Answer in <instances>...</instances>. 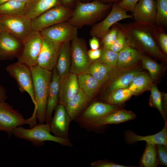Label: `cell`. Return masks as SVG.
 Listing matches in <instances>:
<instances>
[{
	"label": "cell",
	"instance_id": "obj_28",
	"mask_svg": "<svg viewBox=\"0 0 167 167\" xmlns=\"http://www.w3.org/2000/svg\"><path fill=\"white\" fill-rule=\"evenodd\" d=\"M77 75L79 88L87 96L92 98L102 85L87 73L84 72Z\"/></svg>",
	"mask_w": 167,
	"mask_h": 167
},
{
	"label": "cell",
	"instance_id": "obj_42",
	"mask_svg": "<svg viewBox=\"0 0 167 167\" xmlns=\"http://www.w3.org/2000/svg\"><path fill=\"white\" fill-rule=\"evenodd\" d=\"M139 0H122L117 3L121 9L127 11L133 12L136 4Z\"/></svg>",
	"mask_w": 167,
	"mask_h": 167
},
{
	"label": "cell",
	"instance_id": "obj_20",
	"mask_svg": "<svg viewBox=\"0 0 167 167\" xmlns=\"http://www.w3.org/2000/svg\"><path fill=\"white\" fill-rule=\"evenodd\" d=\"M162 129L154 134L142 136L136 134L133 131H127L125 133V139L128 143H133L138 141H145L147 143L162 144L167 146V121Z\"/></svg>",
	"mask_w": 167,
	"mask_h": 167
},
{
	"label": "cell",
	"instance_id": "obj_45",
	"mask_svg": "<svg viewBox=\"0 0 167 167\" xmlns=\"http://www.w3.org/2000/svg\"><path fill=\"white\" fill-rule=\"evenodd\" d=\"M7 98L5 88L0 84V102L6 101Z\"/></svg>",
	"mask_w": 167,
	"mask_h": 167
},
{
	"label": "cell",
	"instance_id": "obj_48",
	"mask_svg": "<svg viewBox=\"0 0 167 167\" xmlns=\"http://www.w3.org/2000/svg\"><path fill=\"white\" fill-rule=\"evenodd\" d=\"M16 1H17L18 2H23V3H27L30 0H15Z\"/></svg>",
	"mask_w": 167,
	"mask_h": 167
},
{
	"label": "cell",
	"instance_id": "obj_27",
	"mask_svg": "<svg viewBox=\"0 0 167 167\" xmlns=\"http://www.w3.org/2000/svg\"><path fill=\"white\" fill-rule=\"evenodd\" d=\"M153 81L149 75L146 72L138 71L128 88L133 95H137L150 90Z\"/></svg>",
	"mask_w": 167,
	"mask_h": 167
},
{
	"label": "cell",
	"instance_id": "obj_5",
	"mask_svg": "<svg viewBox=\"0 0 167 167\" xmlns=\"http://www.w3.org/2000/svg\"><path fill=\"white\" fill-rule=\"evenodd\" d=\"M111 6L97 1L79 3L67 22L76 27L88 24L100 18Z\"/></svg>",
	"mask_w": 167,
	"mask_h": 167
},
{
	"label": "cell",
	"instance_id": "obj_19",
	"mask_svg": "<svg viewBox=\"0 0 167 167\" xmlns=\"http://www.w3.org/2000/svg\"><path fill=\"white\" fill-rule=\"evenodd\" d=\"M52 80L48 94L45 122L49 123L53 111L58 102V95L60 80L55 67L53 70Z\"/></svg>",
	"mask_w": 167,
	"mask_h": 167
},
{
	"label": "cell",
	"instance_id": "obj_13",
	"mask_svg": "<svg viewBox=\"0 0 167 167\" xmlns=\"http://www.w3.org/2000/svg\"><path fill=\"white\" fill-rule=\"evenodd\" d=\"M62 44L43 38L37 65L49 71L53 70L56 66Z\"/></svg>",
	"mask_w": 167,
	"mask_h": 167
},
{
	"label": "cell",
	"instance_id": "obj_36",
	"mask_svg": "<svg viewBox=\"0 0 167 167\" xmlns=\"http://www.w3.org/2000/svg\"><path fill=\"white\" fill-rule=\"evenodd\" d=\"M141 61L143 67L148 71L152 79L153 80H155L160 71V65L150 57L143 55Z\"/></svg>",
	"mask_w": 167,
	"mask_h": 167
},
{
	"label": "cell",
	"instance_id": "obj_50",
	"mask_svg": "<svg viewBox=\"0 0 167 167\" xmlns=\"http://www.w3.org/2000/svg\"><path fill=\"white\" fill-rule=\"evenodd\" d=\"M1 30L0 28V33H1Z\"/></svg>",
	"mask_w": 167,
	"mask_h": 167
},
{
	"label": "cell",
	"instance_id": "obj_24",
	"mask_svg": "<svg viewBox=\"0 0 167 167\" xmlns=\"http://www.w3.org/2000/svg\"><path fill=\"white\" fill-rule=\"evenodd\" d=\"M142 55L136 49L128 46L118 53L117 67L119 69L131 67L141 61Z\"/></svg>",
	"mask_w": 167,
	"mask_h": 167
},
{
	"label": "cell",
	"instance_id": "obj_22",
	"mask_svg": "<svg viewBox=\"0 0 167 167\" xmlns=\"http://www.w3.org/2000/svg\"><path fill=\"white\" fill-rule=\"evenodd\" d=\"M92 99L79 89L78 93L64 106L71 120L75 118L79 115Z\"/></svg>",
	"mask_w": 167,
	"mask_h": 167
},
{
	"label": "cell",
	"instance_id": "obj_38",
	"mask_svg": "<svg viewBox=\"0 0 167 167\" xmlns=\"http://www.w3.org/2000/svg\"><path fill=\"white\" fill-rule=\"evenodd\" d=\"M119 28L116 23L114 24L102 38L104 47L109 48L113 43L117 36Z\"/></svg>",
	"mask_w": 167,
	"mask_h": 167
},
{
	"label": "cell",
	"instance_id": "obj_35",
	"mask_svg": "<svg viewBox=\"0 0 167 167\" xmlns=\"http://www.w3.org/2000/svg\"><path fill=\"white\" fill-rule=\"evenodd\" d=\"M118 53L104 47L101 49V54L98 60L102 63L114 69L117 67Z\"/></svg>",
	"mask_w": 167,
	"mask_h": 167
},
{
	"label": "cell",
	"instance_id": "obj_7",
	"mask_svg": "<svg viewBox=\"0 0 167 167\" xmlns=\"http://www.w3.org/2000/svg\"><path fill=\"white\" fill-rule=\"evenodd\" d=\"M43 38L40 32L32 31L22 42V48L17 57L18 61L30 67L36 65Z\"/></svg>",
	"mask_w": 167,
	"mask_h": 167
},
{
	"label": "cell",
	"instance_id": "obj_40",
	"mask_svg": "<svg viewBox=\"0 0 167 167\" xmlns=\"http://www.w3.org/2000/svg\"><path fill=\"white\" fill-rule=\"evenodd\" d=\"M157 158L158 164L167 166V146L156 144Z\"/></svg>",
	"mask_w": 167,
	"mask_h": 167
},
{
	"label": "cell",
	"instance_id": "obj_33",
	"mask_svg": "<svg viewBox=\"0 0 167 167\" xmlns=\"http://www.w3.org/2000/svg\"><path fill=\"white\" fill-rule=\"evenodd\" d=\"M138 71L135 70L131 71L119 75L110 84L109 86L110 91L118 89L128 88Z\"/></svg>",
	"mask_w": 167,
	"mask_h": 167
},
{
	"label": "cell",
	"instance_id": "obj_44",
	"mask_svg": "<svg viewBox=\"0 0 167 167\" xmlns=\"http://www.w3.org/2000/svg\"><path fill=\"white\" fill-rule=\"evenodd\" d=\"M89 45L91 49L96 50L99 49L100 44L98 38L92 36L89 41Z\"/></svg>",
	"mask_w": 167,
	"mask_h": 167
},
{
	"label": "cell",
	"instance_id": "obj_49",
	"mask_svg": "<svg viewBox=\"0 0 167 167\" xmlns=\"http://www.w3.org/2000/svg\"><path fill=\"white\" fill-rule=\"evenodd\" d=\"M9 0H0V5L2 4Z\"/></svg>",
	"mask_w": 167,
	"mask_h": 167
},
{
	"label": "cell",
	"instance_id": "obj_3",
	"mask_svg": "<svg viewBox=\"0 0 167 167\" xmlns=\"http://www.w3.org/2000/svg\"><path fill=\"white\" fill-rule=\"evenodd\" d=\"M51 132L49 123H39L28 129L21 126L17 127L14 130L13 135L19 139L30 142L36 146L43 145L46 141L54 142L64 146H72L69 139L56 137Z\"/></svg>",
	"mask_w": 167,
	"mask_h": 167
},
{
	"label": "cell",
	"instance_id": "obj_4",
	"mask_svg": "<svg viewBox=\"0 0 167 167\" xmlns=\"http://www.w3.org/2000/svg\"><path fill=\"white\" fill-rule=\"evenodd\" d=\"M37 120L35 109L31 116L25 119L22 113L9 104L5 101L0 102V131L5 132L9 137L13 135L16 128L26 124L32 127L37 124Z\"/></svg>",
	"mask_w": 167,
	"mask_h": 167
},
{
	"label": "cell",
	"instance_id": "obj_41",
	"mask_svg": "<svg viewBox=\"0 0 167 167\" xmlns=\"http://www.w3.org/2000/svg\"><path fill=\"white\" fill-rule=\"evenodd\" d=\"M91 167H133L118 164L106 160H100L94 161L91 163Z\"/></svg>",
	"mask_w": 167,
	"mask_h": 167
},
{
	"label": "cell",
	"instance_id": "obj_1",
	"mask_svg": "<svg viewBox=\"0 0 167 167\" xmlns=\"http://www.w3.org/2000/svg\"><path fill=\"white\" fill-rule=\"evenodd\" d=\"M116 24L124 33L129 46L160 60H166V55L160 49L155 38V31L157 26L155 23L135 21L125 24L118 22Z\"/></svg>",
	"mask_w": 167,
	"mask_h": 167
},
{
	"label": "cell",
	"instance_id": "obj_17",
	"mask_svg": "<svg viewBox=\"0 0 167 167\" xmlns=\"http://www.w3.org/2000/svg\"><path fill=\"white\" fill-rule=\"evenodd\" d=\"M132 13V15L135 21L148 24L155 23V0H139Z\"/></svg>",
	"mask_w": 167,
	"mask_h": 167
},
{
	"label": "cell",
	"instance_id": "obj_29",
	"mask_svg": "<svg viewBox=\"0 0 167 167\" xmlns=\"http://www.w3.org/2000/svg\"><path fill=\"white\" fill-rule=\"evenodd\" d=\"M140 167H156L158 165L156 144L147 143L139 161Z\"/></svg>",
	"mask_w": 167,
	"mask_h": 167
},
{
	"label": "cell",
	"instance_id": "obj_39",
	"mask_svg": "<svg viewBox=\"0 0 167 167\" xmlns=\"http://www.w3.org/2000/svg\"><path fill=\"white\" fill-rule=\"evenodd\" d=\"M128 46L129 45L126 42L124 33L119 28L116 40L108 48L114 52L119 53Z\"/></svg>",
	"mask_w": 167,
	"mask_h": 167
},
{
	"label": "cell",
	"instance_id": "obj_21",
	"mask_svg": "<svg viewBox=\"0 0 167 167\" xmlns=\"http://www.w3.org/2000/svg\"><path fill=\"white\" fill-rule=\"evenodd\" d=\"M136 116L131 111L117 109L98 120L91 126L98 127L109 124H118L133 120Z\"/></svg>",
	"mask_w": 167,
	"mask_h": 167
},
{
	"label": "cell",
	"instance_id": "obj_47",
	"mask_svg": "<svg viewBox=\"0 0 167 167\" xmlns=\"http://www.w3.org/2000/svg\"><path fill=\"white\" fill-rule=\"evenodd\" d=\"M62 2L65 4H69L73 0H62Z\"/></svg>",
	"mask_w": 167,
	"mask_h": 167
},
{
	"label": "cell",
	"instance_id": "obj_43",
	"mask_svg": "<svg viewBox=\"0 0 167 167\" xmlns=\"http://www.w3.org/2000/svg\"><path fill=\"white\" fill-rule=\"evenodd\" d=\"M88 53L89 58L92 61H94L100 58L101 54V49H91L88 51Z\"/></svg>",
	"mask_w": 167,
	"mask_h": 167
},
{
	"label": "cell",
	"instance_id": "obj_9",
	"mask_svg": "<svg viewBox=\"0 0 167 167\" xmlns=\"http://www.w3.org/2000/svg\"><path fill=\"white\" fill-rule=\"evenodd\" d=\"M8 74L16 81L22 92H27L36 105L32 79L30 67L18 61L6 67Z\"/></svg>",
	"mask_w": 167,
	"mask_h": 167
},
{
	"label": "cell",
	"instance_id": "obj_15",
	"mask_svg": "<svg viewBox=\"0 0 167 167\" xmlns=\"http://www.w3.org/2000/svg\"><path fill=\"white\" fill-rule=\"evenodd\" d=\"M22 47V42L7 32L0 34V59L6 60L17 57Z\"/></svg>",
	"mask_w": 167,
	"mask_h": 167
},
{
	"label": "cell",
	"instance_id": "obj_37",
	"mask_svg": "<svg viewBox=\"0 0 167 167\" xmlns=\"http://www.w3.org/2000/svg\"><path fill=\"white\" fill-rule=\"evenodd\" d=\"M161 27L157 26L155 37L157 44L158 43L162 52L165 55L167 54V34Z\"/></svg>",
	"mask_w": 167,
	"mask_h": 167
},
{
	"label": "cell",
	"instance_id": "obj_16",
	"mask_svg": "<svg viewBox=\"0 0 167 167\" xmlns=\"http://www.w3.org/2000/svg\"><path fill=\"white\" fill-rule=\"evenodd\" d=\"M118 107L108 103L96 101L90 104L83 113L81 120L91 125L94 122L115 110Z\"/></svg>",
	"mask_w": 167,
	"mask_h": 167
},
{
	"label": "cell",
	"instance_id": "obj_18",
	"mask_svg": "<svg viewBox=\"0 0 167 167\" xmlns=\"http://www.w3.org/2000/svg\"><path fill=\"white\" fill-rule=\"evenodd\" d=\"M79 89L77 75L69 73L60 81L58 104L65 106L68 101L78 93Z\"/></svg>",
	"mask_w": 167,
	"mask_h": 167
},
{
	"label": "cell",
	"instance_id": "obj_8",
	"mask_svg": "<svg viewBox=\"0 0 167 167\" xmlns=\"http://www.w3.org/2000/svg\"><path fill=\"white\" fill-rule=\"evenodd\" d=\"M71 14L66 7L61 5L56 6L31 19L32 30L40 32L45 28L65 22L69 19Z\"/></svg>",
	"mask_w": 167,
	"mask_h": 167
},
{
	"label": "cell",
	"instance_id": "obj_46",
	"mask_svg": "<svg viewBox=\"0 0 167 167\" xmlns=\"http://www.w3.org/2000/svg\"><path fill=\"white\" fill-rule=\"evenodd\" d=\"M102 1L109 2H113V3H118L122 0H102Z\"/></svg>",
	"mask_w": 167,
	"mask_h": 167
},
{
	"label": "cell",
	"instance_id": "obj_2",
	"mask_svg": "<svg viewBox=\"0 0 167 167\" xmlns=\"http://www.w3.org/2000/svg\"><path fill=\"white\" fill-rule=\"evenodd\" d=\"M33 81L36 109L37 118L39 123L45 122L47 98L52 73L51 71L38 66L30 67Z\"/></svg>",
	"mask_w": 167,
	"mask_h": 167
},
{
	"label": "cell",
	"instance_id": "obj_12",
	"mask_svg": "<svg viewBox=\"0 0 167 167\" xmlns=\"http://www.w3.org/2000/svg\"><path fill=\"white\" fill-rule=\"evenodd\" d=\"M129 18H133L132 15L128 14L126 11L119 7L116 3H113L110 11L107 16L92 28L91 34L92 36L102 38L116 23L120 20Z\"/></svg>",
	"mask_w": 167,
	"mask_h": 167
},
{
	"label": "cell",
	"instance_id": "obj_14",
	"mask_svg": "<svg viewBox=\"0 0 167 167\" xmlns=\"http://www.w3.org/2000/svg\"><path fill=\"white\" fill-rule=\"evenodd\" d=\"M54 115L49 122L51 132L55 136L69 139V129L71 118L65 106L59 104L55 109Z\"/></svg>",
	"mask_w": 167,
	"mask_h": 167
},
{
	"label": "cell",
	"instance_id": "obj_26",
	"mask_svg": "<svg viewBox=\"0 0 167 167\" xmlns=\"http://www.w3.org/2000/svg\"><path fill=\"white\" fill-rule=\"evenodd\" d=\"M113 69L97 59L93 61L84 72L91 75L102 85L109 79Z\"/></svg>",
	"mask_w": 167,
	"mask_h": 167
},
{
	"label": "cell",
	"instance_id": "obj_11",
	"mask_svg": "<svg viewBox=\"0 0 167 167\" xmlns=\"http://www.w3.org/2000/svg\"><path fill=\"white\" fill-rule=\"evenodd\" d=\"M40 32L43 38L61 44L77 37V27L66 22L45 28Z\"/></svg>",
	"mask_w": 167,
	"mask_h": 167
},
{
	"label": "cell",
	"instance_id": "obj_25",
	"mask_svg": "<svg viewBox=\"0 0 167 167\" xmlns=\"http://www.w3.org/2000/svg\"><path fill=\"white\" fill-rule=\"evenodd\" d=\"M70 41L62 45L55 68L60 81L69 73L71 63Z\"/></svg>",
	"mask_w": 167,
	"mask_h": 167
},
{
	"label": "cell",
	"instance_id": "obj_10",
	"mask_svg": "<svg viewBox=\"0 0 167 167\" xmlns=\"http://www.w3.org/2000/svg\"><path fill=\"white\" fill-rule=\"evenodd\" d=\"M70 73L78 75L84 72L93 61L89 58L86 47L77 37L71 41Z\"/></svg>",
	"mask_w": 167,
	"mask_h": 167
},
{
	"label": "cell",
	"instance_id": "obj_31",
	"mask_svg": "<svg viewBox=\"0 0 167 167\" xmlns=\"http://www.w3.org/2000/svg\"><path fill=\"white\" fill-rule=\"evenodd\" d=\"M132 95L128 88L118 89L111 91L105 100L107 103L116 105L124 103Z\"/></svg>",
	"mask_w": 167,
	"mask_h": 167
},
{
	"label": "cell",
	"instance_id": "obj_34",
	"mask_svg": "<svg viewBox=\"0 0 167 167\" xmlns=\"http://www.w3.org/2000/svg\"><path fill=\"white\" fill-rule=\"evenodd\" d=\"M156 13L155 23L158 26L167 24V0H156Z\"/></svg>",
	"mask_w": 167,
	"mask_h": 167
},
{
	"label": "cell",
	"instance_id": "obj_32",
	"mask_svg": "<svg viewBox=\"0 0 167 167\" xmlns=\"http://www.w3.org/2000/svg\"><path fill=\"white\" fill-rule=\"evenodd\" d=\"M150 90L151 92L149 100L150 105L156 108L160 113L165 121H166V114L163 107L162 94L156 85L153 83L151 85Z\"/></svg>",
	"mask_w": 167,
	"mask_h": 167
},
{
	"label": "cell",
	"instance_id": "obj_6",
	"mask_svg": "<svg viewBox=\"0 0 167 167\" xmlns=\"http://www.w3.org/2000/svg\"><path fill=\"white\" fill-rule=\"evenodd\" d=\"M0 28L22 42L32 31L31 19L25 14L0 15Z\"/></svg>",
	"mask_w": 167,
	"mask_h": 167
},
{
	"label": "cell",
	"instance_id": "obj_30",
	"mask_svg": "<svg viewBox=\"0 0 167 167\" xmlns=\"http://www.w3.org/2000/svg\"><path fill=\"white\" fill-rule=\"evenodd\" d=\"M26 4L15 0H9L0 5V15H24Z\"/></svg>",
	"mask_w": 167,
	"mask_h": 167
},
{
	"label": "cell",
	"instance_id": "obj_23",
	"mask_svg": "<svg viewBox=\"0 0 167 167\" xmlns=\"http://www.w3.org/2000/svg\"><path fill=\"white\" fill-rule=\"evenodd\" d=\"M59 5L58 0H30L26 4L25 15L32 19Z\"/></svg>",
	"mask_w": 167,
	"mask_h": 167
}]
</instances>
